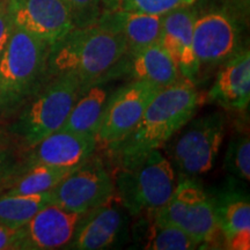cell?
<instances>
[{
	"label": "cell",
	"instance_id": "cell-1",
	"mask_svg": "<svg viewBox=\"0 0 250 250\" xmlns=\"http://www.w3.org/2000/svg\"><path fill=\"white\" fill-rule=\"evenodd\" d=\"M203 102V93L193 81L184 77L164 87L132 131L104 148L116 169L136 167L148 153L165 146L195 116Z\"/></svg>",
	"mask_w": 250,
	"mask_h": 250
},
{
	"label": "cell",
	"instance_id": "cell-2",
	"mask_svg": "<svg viewBox=\"0 0 250 250\" xmlns=\"http://www.w3.org/2000/svg\"><path fill=\"white\" fill-rule=\"evenodd\" d=\"M126 54V42L121 34L98 24L74 27L50 46L49 74L73 73L85 88L94 81L111 78V72L120 70Z\"/></svg>",
	"mask_w": 250,
	"mask_h": 250
},
{
	"label": "cell",
	"instance_id": "cell-3",
	"mask_svg": "<svg viewBox=\"0 0 250 250\" xmlns=\"http://www.w3.org/2000/svg\"><path fill=\"white\" fill-rule=\"evenodd\" d=\"M48 42L15 27L0 57V114L8 115L42 88L49 74Z\"/></svg>",
	"mask_w": 250,
	"mask_h": 250
},
{
	"label": "cell",
	"instance_id": "cell-4",
	"mask_svg": "<svg viewBox=\"0 0 250 250\" xmlns=\"http://www.w3.org/2000/svg\"><path fill=\"white\" fill-rule=\"evenodd\" d=\"M51 77L26 102L27 105L13 125V133L29 148L62 129L83 88L73 73Z\"/></svg>",
	"mask_w": 250,
	"mask_h": 250
},
{
	"label": "cell",
	"instance_id": "cell-5",
	"mask_svg": "<svg viewBox=\"0 0 250 250\" xmlns=\"http://www.w3.org/2000/svg\"><path fill=\"white\" fill-rule=\"evenodd\" d=\"M115 193L127 213L138 217L162 208L173 195L175 169L160 149H154L133 168H117Z\"/></svg>",
	"mask_w": 250,
	"mask_h": 250
},
{
	"label": "cell",
	"instance_id": "cell-6",
	"mask_svg": "<svg viewBox=\"0 0 250 250\" xmlns=\"http://www.w3.org/2000/svg\"><path fill=\"white\" fill-rule=\"evenodd\" d=\"M146 215L179 227L198 247L213 245L221 236L211 197L190 177H183L176 184L162 208Z\"/></svg>",
	"mask_w": 250,
	"mask_h": 250
},
{
	"label": "cell",
	"instance_id": "cell-7",
	"mask_svg": "<svg viewBox=\"0 0 250 250\" xmlns=\"http://www.w3.org/2000/svg\"><path fill=\"white\" fill-rule=\"evenodd\" d=\"M182 129L166 148L167 158L182 177L206 174L213 167L223 144L225 117L220 112H212L191 118Z\"/></svg>",
	"mask_w": 250,
	"mask_h": 250
},
{
	"label": "cell",
	"instance_id": "cell-8",
	"mask_svg": "<svg viewBox=\"0 0 250 250\" xmlns=\"http://www.w3.org/2000/svg\"><path fill=\"white\" fill-rule=\"evenodd\" d=\"M115 195L114 176L101 156L93 154L50 190L52 204L86 213Z\"/></svg>",
	"mask_w": 250,
	"mask_h": 250
},
{
	"label": "cell",
	"instance_id": "cell-9",
	"mask_svg": "<svg viewBox=\"0 0 250 250\" xmlns=\"http://www.w3.org/2000/svg\"><path fill=\"white\" fill-rule=\"evenodd\" d=\"M245 24L235 12L215 8L197 15L193 24V51L199 66H218L243 46Z\"/></svg>",
	"mask_w": 250,
	"mask_h": 250
},
{
	"label": "cell",
	"instance_id": "cell-10",
	"mask_svg": "<svg viewBox=\"0 0 250 250\" xmlns=\"http://www.w3.org/2000/svg\"><path fill=\"white\" fill-rule=\"evenodd\" d=\"M161 87L144 80H132L114 89L96 132L98 147L107 148L129 134Z\"/></svg>",
	"mask_w": 250,
	"mask_h": 250
},
{
	"label": "cell",
	"instance_id": "cell-11",
	"mask_svg": "<svg viewBox=\"0 0 250 250\" xmlns=\"http://www.w3.org/2000/svg\"><path fill=\"white\" fill-rule=\"evenodd\" d=\"M126 213L115 193L102 205L83 215L76 233L65 248L101 250L121 245L126 237Z\"/></svg>",
	"mask_w": 250,
	"mask_h": 250
},
{
	"label": "cell",
	"instance_id": "cell-12",
	"mask_svg": "<svg viewBox=\"0 0 250 250\" xmlns=\"http://www.w3.org/2000/svg\"><path fill=\"white\" fill-rule=\"evenodd\" d=\"M14 26L50 45L74 28L66 0H7Z\"/></svg>",
	"mask_w": 250,
	"mask_h": 250
},
{
	"label": "cell",
	"instance_id": "cell-13",
	"mask_svg": "<svg viewBox=\"0 0 250 250\" xmlns=\"http://www.w3.org/2000/svg\"><path fill=\"white\" fill-rule=\"evenodd\" d=\"M85 213H76L49 203L19 228V249L50 250L65 248Z\"/></svg>",
	"mask_w": 250,
	"mask_h": 250
},
{
	"label": "cell",
	"instance_id": "cell-14",
	"mask_svg": "<svg viewBox=\"0 0 250 250\" xmlns=\"http://www.w3.org/2000/svg\"><path fill=\"white\" fill-rule=\"evenodd\" d=\"M195 6H186L162 15L160 43L176 62L181 76L196 83L199 62L193 51V24L198 15Z\"/></svg>",
	"mask_w": 250,
	"mask_h": 250
},
{
	"label": "cell",
	"instance_id": "cell-15",
	"mask_svg": "<svg viewBox=\"0 0 250 250\" xmlns=\"http://www.w3.org/2000/svg\"><path fill=\"white\" fill-rule=\"evenodd\" d=\"M95 137L59 130L30 147L26 165L20 170L35 165L77 167L95 153Z\"/></svg>",
	"mask_w": 250,
	"mask_h": 250
},
{
	"label": "cell",
	"instance_id": "cell-16",
	"mask_svg": "<svg viewBox=\"0 0 250 250\" xmlns=\"http://www.w3.org/2000/svg\"><path fill=\"white\" fill-rule=\"evenodd\" d=\"M208 98L226 110L243 111L250 101V52L243 48L223 62Z\"/></svg>",
	"mask_w": 250,
	"mask_h": 250
},
{
	"label": "cell",
	"instance_id": "cell-17",
	"mask_svg": "<svg viewBox=\"0 0 250 250\" xmlns=\"http://www.w3.org/2000/svg\"><path fill=\"white\" fill-rule=\"evenodd\" d=\"M215 217L225 246L232 250L250 248V203L245 192L227 190L214 198Z\"/></svg>",
	"mask_w": 250,
	"mask_h": 250
},
{
	"label": "cell",
	"instance_id": "cell-18",
	"mask_svg": "<svg viewBox=\"0 0 250 250\" xmlns=\"http://www.w3.org/2000/svg\"><path fill=\"white\" fill-rule=\"evenodd\" d=\"M161 19L158 15L126 11H101L96 21L103 29L121 34L127 45V55L160 43Z\"/></svg>",
	"mask_w": 250,
	"mask_h": 250
},
{
	"label": "cell",
	"instance_id": "cell-19",
	"mask_svg": "<svg viewBox=\"0 0 250 250\" xmlns=\"http://www.w3.org/2000/svg\"><path fill=\"white\" fill-rule=\"evenodd\" d=\"M108 80L109 78L94 81L81 90L61 130L83 136H96L108 99L114 92Z\"/></svg>",
	"mask_w": 250,
	"mask_h": 250
},
{
	"label": "cell",
	"instance_id": "cell-20",
	"mask_svg": "<svg viewBox=\"0 0 250 250\" xmlns=\"http://www.w3.org/2000/svg\"><path fill=\"white\" fill-rule=\"evenodd\" d=\"M126 57L127 67L134 80L148 81L164 88L182 78L176 62L161 43L126 54Z\"/></svg>",
	"mask_w": 250,
	"mask_h": 250
},
{
	"label": "cell",
	"instance_id": "cell-21",
	"mask_svg": "<svg viewBox=\"0 0 250 250\" xmlns=\"http://www.w3.org/2000/svg\"><path fill=\"white\" fill-rule=\"evenodd\" d=\"M77 167H59L49 165L30 166L20 170V173L6 187L4 193L34 195L49 192Z\"/></svg>",
	"mask_w": 250,
	"mask_h": 250
},
{
	"label": "cell",
	"instance_id": "cell-22",
	"mask_svg": "<svg viewBox=\"0 0 250 250\" xmlns=\"http://www.w3.org/2000/svg\"><path fill=\"white\" fill-rule=\"evenodd\" d=\"M50 201V191L34 195H0V224L13 229L24 226Z\"/></svg>",
	"mask_w": 250,
	"mask_h": 250
},
{
	"label": "cell",
	"instance_id": "cell-23",
	"mask_svg": "<svg viewBox=\"0 0 250 250\" xmlns=\"http://www.w3.org/2000/svg\"><path fill=\"white\" fill-rule=\"evenodd\" d=\"M146 241L144 249L147 250H192L197 249L196 242L174 225L156 220L146 215Z\"/></svg>",
	"mask_w": 250,
	"mask_h": 250
},
{
	"label": "cell",
	"instance_id": "cell-24",
	"mask_svg": "<svg viewBox=\"0 0 250 250\" xmlns=\"http://www.w3.org/2000/svg\"><path fill=\"white\" fill-rule=\"evenodd\" d=\"M197 1L198 0H102L101 11H126L162 17L174 9L195 5Z\"/></svg>",
	"mask_w": 250,
	"mask_h": 250
},
{
	"label": "cell",
	"instance_id": "cell-25",
	"mask_svg": "<svg viewBox=\"0 0 250 250\" xmlns=\"http://www.w3.org/2000/svg\"><path fill=\"white\" fill-rule=\"evenodd\" d=\"M225 168L237 179L250 180V140L248 133L234 137L230 140L225 158Z\"/></svg>",
	"mask_w": 250,
	"mask_h": 250
},
{
	"label": "cell",
	"instance_id": "cell-26",
	"mask_svg": "<svg viewBox=\"0 0 250 250\" xmlns=\"http://www.w3.org/2000/svg\"><path fill=\"white\" fill-rule=\"evenodd\" d=\"M74 27L95 24L101 14L102 0H66Z\"/></svg>",
	"mask_w": 250,
	"mask_h": 250
},
{
	"label": "cell",
	"instance_id": "cell-27",
	"mask_svg": "<svg viewBox=\"0 0 250 250\" xmlns=\"http://www.w3.org/2000/svg\"><path fill=\"white\" fill-rule=\"evenodd\" d=\"M19 173L20 169L15 162L13 152L5 146H0V190L6 189Z\"/></svg>",
	"mask_w": 250,
	"mask_h": 250
},
{
	"label": "cell",
	"instance_id": "cell-28",
	"mask_svg": "<svg viewBox=\"0 0 250 250\" xmlns=\"http://www.w3.org/2000/svg\"><path fill=\"white\" fill-rule=\"evenodd\" d=\"M13 30L14 22L9 13L7 0H0V57L8 44Z\"/></svg>",
	"mask_w": 250,
	"mask_h": 250
},
{
	"label": "cell",
	"instance_id": "cell-29",
	"mask_svg": "<svg viewBox=\"0 0 250 250\" xmlns=\"http://www.w3.org/2000/svg\"><path fill=\"white\" fill-rule=\"evenodd\" d=\"M20 234L19 229H13L0 224V250L19 249Z\"/></svg>",
	"mask_w": 250,
	"mask_h": 250
},
{
	"label": "cell",
	"instance_id": "cell-30",
	"mask_svg": "<svg viewBox=\"0 0 250 250\" xmlns=\"http://www.w3.org/2000/svg\"><path fill=\"white\" fill-rule=\"evenodd\" d=\"M235 1H241L242 4H245L247 6H248V4H249V0H235Z\"/></svg>",
	"mask_w": 250,
	"mask_h": 250
}]
</instances>
